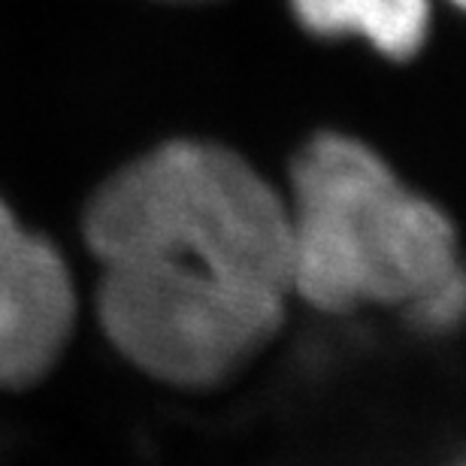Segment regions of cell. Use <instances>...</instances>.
I'll list each match as a JSON object with an SVG mask.
<instances>
[{
    "mask_svg": "<svg viewBox=\"0 0 466 466\" xmlns=\"http://www.w3.org/2000/svg\"><path fill=\"white\" fill-rule=\"evenodd\" d=\"M288 294L173 264H106L97 321L130 367L173 388H216L279 337Z\"/></svg>",
    "mask_w": 466,
    "mask_h": 466,
    "instance_id": "3",
    "label": "cell"
},
{
    "mask_svg": "<svg viewBox=\"0 0 466 466\" xmlns=\"http://www.w3.org/2000/svg\"><path fill=\"white\" fill-rule=\"evenodd\" d=\"M291 297L319 312L400 309L424 330L463 315L458 230L376 148L321 130L288 173Z\"/></svg>",
    "mask_w": 466,
    "mask_h": 466,
    "instance_id": "1",
    "label": "cell"
},
{
    "mask_svg": "<svg viewBox=\"0 0 466 466\" xmlns=\"http://www.w3.org/2000/svg\"><path fill=\"white\" fill-rule=\"evenodd\" d=\"M297 25L319 40H358L388 61L427 46L433 0H288Z\"/></svg>",
    "mask_w": 466,
    "mask_h": 466,
    "instance_id": "5",
    "label": "cell"
},
{
    "mask_svg": "<svg viewBox=\"0 0 466 466\" xmlns=\"http://www.w3.org/2000/svg\"><path fill=\"white\" fill-rule=\"evenodd\" d=\"M449 4H451V6H461V4H463V0H449Z\"/></svg>",
    "mask_w": 466,
    "mask_h": 466,
    "instance_id": "6",
    "label": "cell"
},
{
    "mask_svg": "<svg viewBox=\"0 0 466 466\" xmlns=\"http://www.w3.org/2000/svg\"><path fill=\"white\" fill-rule=\"evenodd\" d=\"M76 324V288L58 246L0 198V390L31 388L61 360Z\"/></svg>",
    "mask_w": 466,
    "mask_h": 466,
    "instance_id": "4",
    "label": "cell"
},
{
    "mask_svg": "<svg viewBox=\"0 0 466 466\" xmlns=\"http://www.w3.org/2000/svg\"><path fill=\"white\" fill-rule=\"evenodd\" d=\"M106 264H176L291 297L285 191L228 146L170 139L95 191L82 218Z\"/></svg>",
    "mask_w": 466,
    "mask_h": 466,
    "instance_id": "2",
    "label": "cell"
}]
</instances>
